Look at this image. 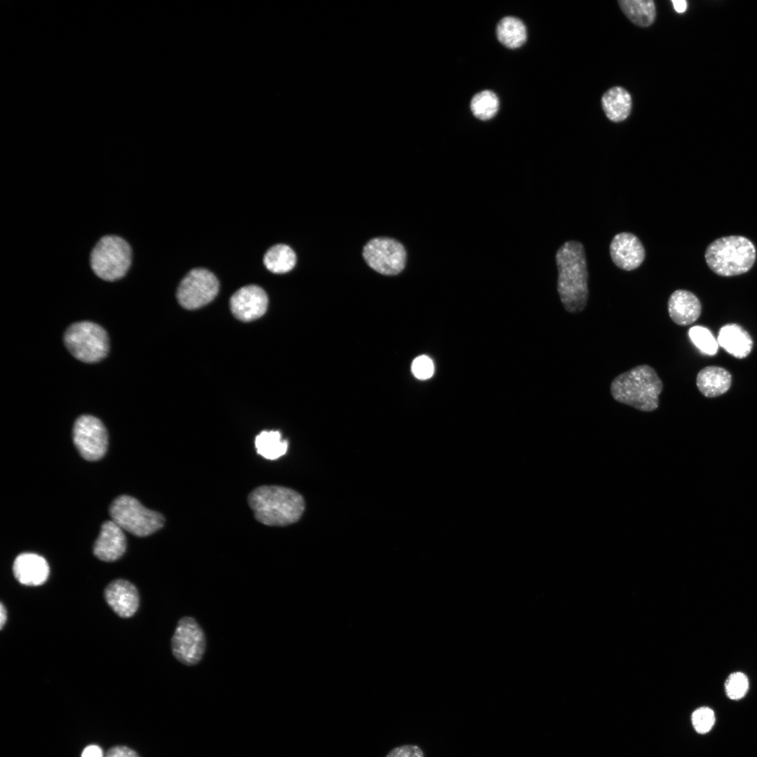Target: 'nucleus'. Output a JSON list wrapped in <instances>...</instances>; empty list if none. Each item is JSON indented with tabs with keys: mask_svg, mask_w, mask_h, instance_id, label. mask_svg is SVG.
<instances>
[{
	"mask_svg": "<svg viewBox=\"0 0 757 757\" xmlns=\"http://www.w3.org/2000/svg\"><path fill=\"white\" fill-rule=\"evenodd\" d=\"M558 269L557 291L569 313H580L589 297L588 271L585 250L578 241L565 242L555 255Z\"/></svg>",
	"mask_w": 757,
	"mask_h": 757,
	"instance_id": "nucleus-1",
	"label": "nucleus"
},
{
	"mask_svg": "<svg viewBox=\"0 0 757 757\" xmlns=\"http://www.w3.org/2000/svg\"><path fill=\"white\" fill-rule=\"evenodd\" d=\"M248 503L256 519L263 524L283 526L299 520L305 501L296 491L280 486H261L252 490Z\"/></svg>",
	"mask_w": 757,
	"mask_h": 757,
	"instance_id": "nucleus-2",
	"label": "nucleus"
},
{
	"mask_svg": "<svg viewBox=\"0 0 757 757\" xmlns=\"http://www.w3.org/2000/svg\"><path fill=\"white\" fill-rule=\"evenodd\" d=\"M662 389V381L648 364L638 365L619 374L611 383L615 400L642 411H653L659 407Z\"/></svg>",
	"mask_w": 757,
	"mask_h": 757,
	"instance_id": "nucleus-3",
	"label": "nucleus"
},
{
	"mask_svg": "<svg viewBox=\"0 0 757 757\" xmlns=\"http://www.w3.org/2000/svg\"><path fill=\"white\" fill-rule=\"evenodd\" d=\"M704 257L708 266L721 276H734L749 271L756 257L753 243L742 236L718 238L707 247Z\"/></svg>",
	"mask_w": 757,
	"mask_h": 757,
	"instance_id": "nucleus-4",
	"label": "nucleus"
},
{
	"mask_svg": "<svg viewBox=\"0 0 757 757\" xmlns=\"http://www.w3.org/2000/svg\"><path fill=\"white\" fill-rule=\"evenodd\" d=\"M131 261L130 246L117 236L102 237L90 254L93 271L99 278L107 281L123 278L128 271Z\"/></svg>",
	"mask_w": 757,
	"mask_h": 757,
	"instance_id": "nucleus-5",
	"label": "nucleus"
},
{
	"mask_svg": "<svg viewBox=\"0 0 757 757\" xmlns=\"http://www.w3.org/2000/svg\"><path fill=\"white\" fill-rule=\"evenodd\" d=\"M109 512L111 520L123 530L138 537L155 533L163 527L165 521L161 514L145 507L136 498L126 495L120 496L112 502Z\"/></svg>",
	"mask_w": 757,
	"mask_h": 757,
	"instance_id": "nucleus-6",
	"label": "nucleus"
},
{
	"mask_svg": "<svg viewBox=\"0 0 757 757\" xmlns=\"http://www.w3.org/2000/svg\"><path fill=\"white\" fill-rule=\"evenodd\" d=\"M64 341L71 355L84 362H98L109 350L107 332L92 322L82 321L70 325L64 333Z\"/></svg>",
	"mask_w": 757,
	"mask_h": 757,
	"instance_id": "nucleus-7",
	"label": "nucleus"
},
{
	"mask_svg": "<svg viewBox=\"0 0 757 757\" xmlns=\"http://www.w3.org/2000/svg\"><path fill=\"white\" fill-rule=\"evenodd\" d=\"M205 648V636L198 622L192 617L182 618L171 639L174 657L185 665H195L201 660Z\"/></svg>",
	"mask_w": 757,
	"mask_h": 757,
	"instance_id": "nucleus-8",
	"label": "nucleus"
},
{
	"mask_svg": "<svg viewBox=\"0 0 757 757\" xmlns=\"http://www.w3.org/2000/svg\"><path fill=\"white\" fill-rule=\"evenodd\" d=\"M219 287V281L211 271L193 268L180 282L177 298L182 307L196 309L212 301L218 294Z\"/></svg>",
	"mask_w": 757,
	"mask_h": 757,
	"instance_id": "nucleus-9",
	"label": "nucleus"
},
{
	"mask_svg": "<svg viewBox=\"0 0 757 757\" xmlns=\"http://www.w3.org/2000/svg\"><path fill=\"white\" fill-rule=\"evenodd\" d=\"M366 263L383 275H396L404 268L407 254L404 246L395 239L378 237L370 240L363 248Z\"/></svg>",
	"mask_w": 757,
	"mask_h": 757,
	"instance_id": "nucleus-10",
	"label": "nucleus"
},
{
	"mask_svg": "<svg viewBox=\"0 0 757 757\" xmlns=\"http://www.w3.org/2000/svg\"><path fill=\"white\" fill-rule=\"evenodd\" d=\"M74 444L83 458L95 461L102 458L107 449L108 435L100 420L90 415H82L74 423Z\"/></svg>",
	"mask_w": 757,
	"mask_h": 757,
	"instance_id": "nucleus-11",
	"label": "nucleus"
},
{
	"mask_svg": "<svg viewBox=\"0 0 757 757\" xmlns=\"http://www.w3.org/2000/svg\"><path fill=\"white\" fill-rule=\"evenodd\" d=\"M268 303L265 291L254 285L240 288L230 299L231 312L238 320L245 322L262 316L267 309Z\"/></svg>",
	"mask_w": 757,
	"mask_h": 757,
	"instance_id": "nucleus-12",
	"label": "nucleus"
},
{
	"mask_svg": "<svg viewBox=\"0 0 757 757\" xmlns=\"http://www.w3.org/2000/svg\"><path fill=\"white\" fill-rule=\"evenodd\" d=\"M610 254L614 264L625 271L638 268L645 259V249L635 235L622 232L615 235L610 245Z\"/></svg>",
	"mask_w": 757,
	"mask_h": 757,
	"instance_id": "nucleus-13",
	"label": "nucleus"
},
{
	"mask_svg": "<svg viewBox=\"0 0 757 757\" xmlns=\"http://www.w3.org/2000/svg\"><path fill=\"white\" fill-rule=\"evenodd\" d=\"M104 598L111 609L121 618L133 615L139 607V593L134 585L125 580H116L104 590Z\"/></svg>",
	"mask_w": 757,
	"mask_h": 757,
	"instance_id": "nucleus-14",
	"label": "nucleus"
},
{
	"mask_svg": "<svg viewBox=\"0 0 757 757\" xmlns=\"http://www.w3.org/2000/svg\"><path fill=\"white\" fill-rule=\"evenodd\" d=\"M125 549L126 538L123 530L112 520L103 523L94 544L95 556L104 561H114L123 554Z\"/></svg>",
	"mask_w": 757,
	"mask_h": 757,
	"instance_id": "nucleus-15",
	"label": "nucleus"
},
{
	"mask_svg": "<svg viewBox=\"0 0 757 757\" xmlns=\"http://www.w3.org/2000/svg\"><path fill=\"white\" fill-rule=\"evenodd\" d=\"M13 575L22 585L39 586L43 584L49 575V566L41 556L30 552L22 553L15 559Z\"/></svg>",
	"mask_w": 757,
	"mask_h": 757,
	"instance_id": "nucleus-16",
	"label": "nucleus"
},
{
	"mask_svg": "<svg viewBox=\"0 0 757 757\" xmlns=\"http://www.w3.org/2000/svg\"><path fill=\"white\" fill-rule=\"evenodd\" d=\"M668 312L674 322L686 326L698 319L702 312V305L693 292L677 289L669 298Z\"/></svg>",
	"mask_w": 757,
	"mask_h": 757,
	"instance_id": "nucleus-17",
	"label": "nucleus"
},
{
	"mask_svg": "<svg viewBox=\"0 0 757 757\" xmlns=\"http://www.w3.org/2000/svg\"><path fill=\"white\" fill-rule=\"evenodd\" d=\"M717 342L730 355L739 359L747 357L753 347L749 334L737 324L723 326L719 329Z\"/></svg>",
	"mask_w": 757,
	"mask_h": 757,
	"instance_id": "nucleus-18",
	"label": "nucleus"
},
{
	"mask_svg": "<svg viewBox=\"0 0 757 757\" xmlns=\"http://www.w3.org/2000/svg\"><path fill=\"white\" fill-rule=\"evenodd\" d=\"M732 383L729 371L723 367L709 366L701 369L696 378L700 393L707 397H715L726 393Z\"/></svg>",
	"mask_w": 757,
	"mask_h": 757,
	"instance_id": "nucleus-19",
	"label": "nucleus"
},
{
	"mask_svg": "<svg viewBox=\"0 0 757 757\" xmlns=\"http://www.w3.org/2000/svg\"><path fill=\"white\" fill-rule=\"evenodd\" d=\"M601 105L610 121L620 123L629 116L632 100L626 89L621 86H614L604 93L601 97Z\"/></svg>",
	"mask_w": 757,
	"mask_h": 757,
	"instance_id": "nucleus-20",
	"label": "nucleus"
},
{
	"mask_svg": "<svg viewBox=\"0 0 757 757\" xmlns=\"http://www.w3.org/2000/svg\"><path fill=\"white\" fill-rule=\"evenodd\" d=\"M618 4L627 18L637 26L648 27L655 20L656 8L653 0H620Z\"/></svg>",
	"mask_w": 757,
	"mask_h": 757,
	"instance_id": "nucleus-21",
	"label": "nucleus"
},
{
	"mask_svg": "<svg viewBox=\"0 0 757 757\" xmlns=\"http://www.w3.org/2000/svg\"><path fill=\"white\" fill-rule=\"evenodd\" d=\"M498 41L507 48L514 49L522 46L527 38L526 29L519 19L507 16L502 18L496 27Z\"/></svg>",
	"mask_w": 757,
	"mask_h": 757,
	"instance_id": "nucleus-22",
	"label": "nucleus"
},
{
	"mask_svg": "<svg viewBox=\"0 0 757 757\" xmlns=\"http://www.w3.org/2000/svg\"><path fill=\"white\" fill-rule=\"evenodd\" d=\"M296 256L294 250L285 244H277L270 247L264 256L266 268L274 273H285L295 266Z\"/></svg>",
	"mask_w": 757,
	"mask_h": 757,
	"instance_id": "nucleus-23",
	"label": "nucleus"
},
{
	"mask_svg": "<svg viewBox=\"0 0 757 757\" xmlns=\"http://www.w3.org/2000/svg\"><path fill=\"white\" fill-rule=\"evenodd\" d=\"M257 453L268 460H275L287 451L288 442L276 430L261 432L255 438Z\"/></svg>",
	"mask_w": 757,
	"mask_h": 757,
	"instance_id": "nucleus-24",
	"label": "nucleus"
},
{
	"mask_svg": "<svg viewBox=\"0 0 757 757\" xmlns=\"http://www.w3.org/2000/svg\"><path fill=\"white\" fill-rule=\"evenodd\" d=\"M499 107L497 95L491 90H484L475 95L470 102V109L475 117L486 121L493 118Z\"/></svg>",
	"mask_w": 757,
	"mask_h": 757,
	"instance_id": "nucleus-25",
	"label": "nucleus"
},
{
	"mask_svg": "<svg viewBox=\"0 0 757 757\" xmlns=\"http://www.w3.org/2000/svg\"><path fill=\"white\" fill-rule=\"evenodd\" d=\"M688 335L691 341L702 353L708 355L716 354L718 343L707 328L693 326L689 329Z\"/></svg>",
	"mask_w": 757,
	"mask_h": 757,
	"instance_id": "nucleus-26",
	"label": "nucleus"
},
{
	"mask_svg": "<svg viewBox=\"0 0 757 757\" xmlns=\"http://www.w3.org/2000/svg\"><path fill=\"white\" fill-rule=\"evenodd\" d=\"M727 696L734 700L742 698L749 689V681L742 672L731 674L725 683Z\"/></svg>",
	"mask_w": 757,
	"mask_h": 757,
	"instance_id": "nucleus-27",
	"label": "nucleus"
},
{
	"mask_svg": "<svg viewBox=\"0 0 757 757\" xmlns=\"http://www.w3.org/2000/svg\"><path fill=\"white\" fill-rule=\"evenodd\" d=\"M714 722V713L712 709L707 707L696 709L692 715L693 725L700 734L708 732L712 728Z\"/></svg>",
	"mask_w": 757,
	"mask_h": 757,
	"instance_id": "nucleus-28",
	"label": "nucleus"
},
{
	"mask_svg": "<svg viewBox=\"0 0 757 757\" xmlns=\"http://www.w3.org/2000/svg\"><path fill=\"white\" fill-rule=\"evenodd\" d=\"M411 372L419 380H427L434 374L435 367L432 360L423 355L416 357L411 364Z\"/></svg>",
	"mask_w": 757,
	"mask_h": 757,
	"instance_id": "nucleus-29",
	"label": "nucleus"
},
{
	"mask_svg": "<svg viewBox=\"0 0 757 757\" xmlns=\"http://www.w3.org/2000/svg\"><path fill=\"white\" fill-rule=\"evenodd\" d=\"M386 757H424L420 747L416 745H403L392 749Z\"/></svg>",
	"mask_w": 757,
	"mask_h": 757,
	"instance_id": "nucleus-30",
	"label": "nucleus"
},
{
	"mask_svg": "<svg viewBox=\"0 0 757 757\" xmlns=\"http://www.w3.org/2000/svg\"><path fill=\"white\" fill-rule=\"evenodd\" d=\"M106 757H139L132 749L125 746H115L110 748Z\"/></svg>",
	"mask_w": 757,
	"mask_h": 757,
	"instance_id": "nucleus-31",
	"label": "nucleus"
},
{
	"mask_svg": "<svg viewBox=\"0 0 757 757\" xmlns=\"http://www.w3.org/2000/svg\"><path fill=\"white\" fill-rule=\"evenodd\" d=\"M81 757H103V753L98 746L89 745L83 749Z\"/></svg>",
	"mask_w": 757,
	"mask_h": 757,
	"instance_id": "nucleus-32",
	"label": "nucleus"
},
{
	"mask_svg": "<svg viewBox=\"0 0 757 757\" xmlns=\"http://www.w3.org/2000/svg\"><path fill=\"white\" fill-rule=\"evenodd\" d=\"M672 4L674 10L678 13H682L686 11L687 8V3L684 0H672Z\"/></svg>",
	"mask_w": 757,
	"mask_h": 757,
	"instance_id": "nucleus-33",
	"label": "nucleus"
},
{
	"mask_svg": "<svg viewBox=\"0 0 757 757\" xmlns=\"http://www.w3.org/2000/svg\"><path fill=\"white\" fill-rule=\"evenodd\" d=\"M7 620V611L4 604L1 603L0 606V627L3 629L6 622Z\"/></svg>",
	"mask_w": 757,
	"mask_h": 757,
	"instance_id": "nucleus-34",
	"label": "nucleus"
}]
</instances>
